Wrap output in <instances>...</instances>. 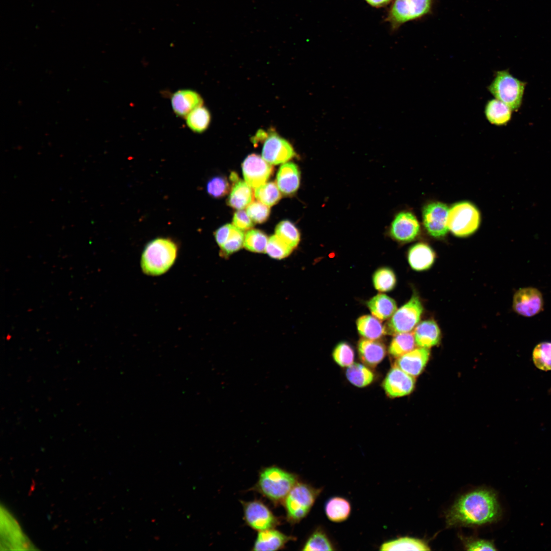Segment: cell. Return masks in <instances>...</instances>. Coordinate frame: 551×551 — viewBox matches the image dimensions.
I'll return each instance as SVG.
<instances>
[{
  "instance_id": "6da1fadb",
  "label": "cell",
  "mask_w": 551,
  "mask_h": 551,
  "mask_svg": "<svg viewBox=\"0 0 551 551\" xmlns=\"http://www.w3.org/2000/svg\"><path fill=\"white\" fill-rule=\"evenodd\" d=\"M501 510L494 492L477 489L459 497L446 513L447 527L479 526L495 522Z\"/></svg>"
},
{
  "instance_id": "7a4b0ae2",
  "label": "cell",
  "mask_w": 551,
  "mask_h": 551,
  "mask_svg": "<svg viewBox=\"0 0 551 551\" xmlns=\"http://www.w3.org/2000/svg\"><path fill=\"white\" fill-rule=\"evenodd\" d=\"M178 246L171 239L155 238L145 246L140 258L143 273L149 276H159L167 272L174 264Z\"/></svg>"
},
{
  "instance_id": "3957f363",
  "label": "cell",
  "mask_w": 551,
  "mask_h": 551,
  "mask_svg": "<svg viewBox=\"0 0 551 551\" xmlns=\"http://www.w3.org/2000/svg\"><path fill=\"white\" fill-rule=\"evenodd\" d=\"M298 477L279 467L271 466L262 469L253 489L274 503L283 502L293 486Z\"/></svg>"
},
{
  "instance_id": "277c9868",
  "label": "cell",
  "mask_w": 551,
  "mask_h": 551,
  "mask_svg": "<svg viewBox=\"0 0 551 551\" xmlns=\"http://www.w3.org/2000/svg\"><path fill=\"white\" fill-rule=\"evenodd\" d=\"M321 491V488H316L308 484L298 482L283 502L287 520L294 524L304 518Z\"/></svg>"
},
{
  "instance_id": "5b68a950",
  "label": "cell",
  "mask_w": 551,
  "mask_h": 551,
  "mask_svg": "<svg viewBox=\"0 0 551 551\" xmlns=\"http://www.w3.org/2000/svg\"><path fill=\"white\" fill-rule=\"evenodd\" d=\"M526 84L509 70H502L495 72L488 90L495 98L506 104L513 111H517L522 104Z\"/></svg>"
},
{
  "instance_id": "8992f818",
  "label": "cell",
  "mask_w": 551,
  "mask_h": 551,
  "mask_svg": "<svg viewBox=\"0 0 551 551\" xmlns=\"http://www.w3.org/2000/svg\"><path fill=\"white\" fill-rule=\"evenodd\" d=\"M435 0H394L385 20L395 30L407 22L418 20L431 13Z\"/></svg>"
},
{
  "instance_id": "52a82bcc",
  "label": "cell",
  "mask_w": 551,
  "mask_h": 551,
  "mask_svg": "<svg viewBox=\"0 0 551 551\" xmlns=\"http://www.w3.org/2000/svg\"><path fill=\"white\" fill-rule=\"evenodd\" d=\"M481 221L479 210L468 202H459L449 209L448 230L458 237L468 236L478 229Z\"/></svg>"
},
{
  "instance_id": "ba28073f",
  "label": "cell",
  "mask_w": 551,
  "mask_h": 551,
  "mask_svg": "<svg viewBox=\"0 0 551 551\" xmlns=\"http://www.w3.org/2000/svg\"><path fill=\"white\" fill-rule=\"evenodd\" d=\"M423 310L419 297L414 293L385 324L386 334L395 335L411 332L418 324Z\"/></svg>"
},
{
  "instance_id": "9c48e42d",
  "label": "cell",
  "mask_w": 551,
  "mask_h": 551,
  "mask_svg": "<svg viewBox=\"0 0 551 551\" xmlns=\"http://www.w3.org/2000/svg\"><path fill=\"white\" fill-rule=\"evenodd\" d=\"M246 523L253 530L261 531L274 528L279 519L263 502L255 500L241 502Z\"/></svg>"
},
{
  "instance_id": "30bf717a",
  "label": "cell",
  "mask_w": 551,
  "mask_h": 551,
  "mask_svg": "<svg viewBox=\"0 0 551 551\" xmlns=\"http://www.w3.org/2000/svg\"><path fill=\"white\" fill-rule=\"evenodd\" d=\"M512 309L517 314L525 317L538 314L544 309L542 293L533 287L519 288L513 295Z\"/></svg>"
},
{
  "instance_id": "8fae6325",
  "label": "cell",
  "mask_w": 551,
  "mask_h": 551,
  "mask_svg": "<svg viewBox=\"0 0 551 551\" xmlns=\"http://www.w3.org/2000/svg\"><path fill=\"white\" fill-rule=\"evenodd\" d=\"M449 209L444 204L433 202L425 205L422 210V220L428 233L435 238L443 237L447 233Z\"/></svg>"
},
{
  "instance_id": "7c38bea8",
  "label": "cell",
  "mask_w": 551,
  "mask_h": 551,
  "mask_svg": "<svg viewBox=\"0 0 551 551\" xmlns=\"http://www.w3.org/2000/svg\"><path fill=\"white\" fill-rule=\"evenodd\" d=\"M262 148V158L270 164L284 163L295 155L290 143L273 131L267 132Z\"/></svg>"
},
{
  "instance_id": "4fadbf2b",
  "label": "cell",
  "mask_w": 551,
  "mask_h": 551,
  "mask_svg": "<svg viewBox=\"0 0 551 551\" xmlns=\"http://www.w3.org/2000/svg\"><path fill=\"white\" fill-rule=\"evenodd\" d=\"M242 169L245 182L253 189L265 183L273 170L271 164L254 154L245 159L242 164Z\"/></svg>"
},
{
  "instance_id": "5bb4252c",
  "label": "cell",
  "mask_w": 551,
  "mask_h": 551,
  "mask_svg": "<svg viewBox=\"0 0 551 551\" xmlns=\"http://www.w3.org/2000/svg\"><path fill=\"white\" fill-rule=\"evenodd\" d=\"M415 385V378L394 366L388 372L383 383L386 395L391 398L410 394Z\"/></svg>"
},
{
  "instance_id": "9a60e30c",
  "label": "cell",
  "mask_w": 551,
  "mask_h": 551,
  "mask_svg": "<svg viewBox=\"0 0 551 551\" xmlns=\"http://www.w3.org/2000/svg\"><path fill=\"white\" fill-rule=\"evenodd\" d=\"M419 231V223L415 215L410 212H402L393 219L390 234L397 241L409 242L416 238Z\"/></svg>"
},
{
  "instance_id": "2e32d148",
  "label": "cell",
  "mask_w": 551,
  "mask_h": 551,
  "mask_svg": "<svg viewBox=\"0 0 551 551\" xmlns=\"http://www.w3.org/2000/svg\"><path fill=\"white\" fill-rule=\"evenodd\" d=\"M429 348L419 347L397 358L395 366L408 374L416 377L424 370L430 358Z\"/></svg>"
},
{
  "instance_id": "e0dca14e",
  "label": "cell",
  "mask_w": 551,
  "mask_h": 551,
  "mask_svg": "<svg viewBox=\"0 0 551 551\" xmlns=\"http://www.w3.org/2000/svg\"><path fill=\"white\" fill-rule=\"evenodd\" d=\"M293 539V537L274 528L259 531L252 550H280L285 547L286 544Z\"/></svg>"
},
{
  "instance_id": "ac0fdd59",
  "label": "cell",
  "mask_w": 551,
  "mask_h": 551,
  "mask_svg": "<svg viewBox=\"0 0 551 551\" xmlns=\"http://www.w3.org/2000/svg\"><path fill=\"white\" fill-rule=\"evenodd\" d=\"M203 104V99L201 95L190 89L178 90L171 97L173 110L181 117H186L192 110Z\"/></svg>"
},
{
  "instance_id": "d6986e66",
  "label": "cell",
  "mask_w": 551,
  "mask_h": 551,
  "mask_svg": "<svg viewBox=\"0 0 551 551\" xmlns=\"http://www.w3.org/2000/svg\"><path fill=\"white\" fill-rule=\"evenodd\" d=\"M358 350L361 361L374 367L384 358L386 354L385 344L377 340L363 338L358 343Z\"/></svg>"
},
{
  "instance_id": "ffe728a7",
  "label": "cell",
  "mask_w": 551,
  "mask_h": 551,
  "mask_svg": "<svg viewBox=\"0 0 551 551\" xmlns=\"http://www.w3.org/2000/svg\"><path fill=\"white\" fill-rule=\"evenodd\" d=\"M276 182L280 191L283 194H293L298 189L300 183V172L297 166L291 162L283 164L277 173Z\"/></svg>"
},
{
  "instance_id": "44dd1931",
  "label": "cell",
  "mask_w": 551,
  "mask_h": 551,
  "mask_svg": "<svg viewBox=\"0 0 551 551\" xmlns=\"http://www.w3.org/2000/svg\"><path fill=\"white\" fill-rule=\"evenodd\" d=\"M413 333L418 347L430 348L437 345L441 339L440 329L433 319L421 321L417 325Z\"/></svg>"
},
{
  "instance_id": "7402d4cb",
  "label": "cell",
  "mask_w": 551,
  "mask_h": 551,
  "mask_svg": "<svg viewBox=\"0 0 551 551\" xmlns=\"http://www.w3.org/2000/svg\"><path fill=\"white\" fill-rule=\"evenodd\" d=\"M435 254L432 248L424 243H418L409 250L408 260L411 268L416 271L430 268L434 262Z\"/></svg>"
},
{
  "instance_id": "603a6c76",
  "label": "cell",
  "mask_w": 551,
  "mask_h": 551,
  "mask_svg": "<svg viewBox=\"0 0 551 551\" xmlns=\"http://www.w3.org/2000/svg\"><path fill=\"white\" fill-rule=\"evenodd\" d=\"M512 111L506 104L496 98L489 100L484 109L487 120L496 126L506 125L511 119Z\"/></svg>"
},
{
  "instance_id": "cb8c5ba5",
  "label": "cell",
  "mask_w": 551,
  "mask_h": 551,
  "mask_svg": "<svg viewBox=\"0 0 551 551\" xmlns=\"http://www.w3.org/2000/svg\"><path fill=\"white\" fill-rule=\"evenodd\" d=\"M367 306L373 316L381 320L391 317L397 310L395 301L385 294H378L370 298Z\"/></svg>"
},
{
  "instance_id": "d4e9b609",
  "label": "cell",
  "mask_w": 551,
  "mask_h": 551,
  "mask_svg": "<svg viewBox=\"0 0 551 551\" xmlns=\"http://www.w3.org/2000/svg\"><path fill=\"white\" fill-rule=\"evenodd\" d=\"M356 325L359 334L364 338L377 340L387 334L385 325L374 316H360L356 321Z\"/></svg>"
},
{
  "instance_id": "484cf974",
  "label": "cell",
  "mask_w": 551,
  "mask_h": 551,
  "mask_svg": "<svg viewBox=\"0 0 551 551\" xmlns=\"http://www.w3.org/2000/svg\"><path fill=\"white\" fill-rule=\"evenodd\" d=\"M234 183L228 199V204L233 208L242 210L253 202V191L245 182L238 180Z\"/></svg>"
},
{
  "instance_id": "4316f807",
  "label": "cell",
  "mask_w": 551,
  "mask_h": 551,
  "mask_svg": "<svg viewBox=\"0 0 551 551\" xmlns=\"http://www.w3.org/2000/svg\"><path fill=\"white\" fill-rule=\"evenodd\" d=\"M324 511L327 518L334 522H341L346 520L351 512V505L345 498L335 496L330 498L326 503Z\"/></svg>"
},
{
  "instance_id": "83f0119b",
  "label": "cell",
  "mask_w": 551,
  "mask_h": 551,
  "mask_svg": "<svg viewBox=\"0 0 551 551\" xmlns=\"http://www.w3.org/2000/svg\"><path fill=\"white\" fill-rule=\"evenodd\" d=\"M380 550H430L423 540L411 537H403L383 543Z\"/></svg>"
},
{
  "instance_id": "f1b7e54d",
  "label": "cell",
  "mask_w": 551,
  "mask_h": 551,
  "mask_svg": "<svg viewBox=\"0 0 551 551\" xmlns=\"http://www.w3.org/2000/svg\"><path fill=\"white\" fill-rule=\"evenodd\" d=\"M345 374L351 384L360 388L369 385L374 379L373 372L368 367L358 363L347 367Z\"/></svg>"
},
{
  "instance_id": "f546056e",
  "label": "cell",
  "mask_w": 551,
  "mask_h": 551,
  "mask_svg": "<svg viewBox=\"0 0 551 551\" xmlns=\"http://www.w3.org/2000/svg\"><path fill=\"white\" fill-rule=\"evenodd\" d=\"M416 342L413 332L395 334L389 346V354L397 358L415 348Z\"/></svg>"
},
{
  "instance_id": "4dcf8cb0",
  "label": "cell",
  "mask_w": 551,
  "mask_h": 551,
  "mask_svg": "<svg viewBox=\"0 0 551 551\" xmlns=\"http://www.w3.org/2000/svg\"><path fill=\"white\" fill-rule=\"evenodd\" d=\"M186 117L189 128L198 133H203L208 128L211 118L208 109L203 106L192 110Z\"/></svg>"
},
{
  "instance_id": "1f68e13d",
  "label": "cell",
  "mask_w": 551,
  "mask_h": 551,
  "mask_svg": "<svg viewBox=\"0 0 551 551\" xmlns=\"http://www.w3.org/2000/svg\"><path fill=\"white\" fill-rule=\"evenodd\" d=\"M372 281L376 290L380 292H388L395 286L396 279L392 269L384 267L379 268L374 272Z\"/></svg>"
},
{
  "instance_id": "d6a6232c",
  "label": "cell",
  "mask_w": 551,
  "mask_h": 551,
  "mask_svg": "<svg viewBox=\"0 0 551 551\" xmlns=\"http://www.w3.org/2000/svg\"><path fill=\"white\" fill-rule=\"evenodd\" d=\"M302 549L316 551L334 550L335 549L324 531L320 528H317L308 538Z\"/></svg>"
},
{
  "instance_id": "836d02e7",
  "label": "cell",
  "mask_w": 551,
  "mask_h": 551,
  "mask_svg": "<svg viewBox=\"0 0 551 551\" xmlns=\"http://www.w3.org/2000/svg\"><path fill=\"white\" fill-rule=\"evenodd\" d=\"M532 359L535 366L543 371L551 370V341H543L533 349Z\"/></svg>"
},
{
  "instance_id": "e575fe53",
  "label": "cell",
  "mask_w": 551,
  "mask_h": 551,
  "mask_svg": "<svg viewBox=\"0 0 551 551\" xmlns=\"http://www.w3.org/2000/svg\"><path fill=\"white\" fill-rule=\"evenodd\" d=\"M256 198L270 207L277 204L281 197L280 190L275 183H265L255 189Z\"/></svg>"
},
{
  "instance_id": "d590c367",
  "label": "cell",
  "mask_w": 551,
  "mask_h": 551,
  "mask_svg": "<svg viewBox=\"0 0 551 551\" xmlns=\"http://www.w3.org/2000/svg\"><path fill=\"white\" fill-rule=\"evenodd\" d=\"M276 235L291 247H296L300 241V234L295 226L288 220L280 222L275 229Z\"/></svg>"
},
{
  "instance_id": "8d00e7d4",
  "label": "cell",
  "mask_w": 551,
  "mask_h": 551,
  "mask_svg": "<svg viewBox=\"0 0 551 551\" xmlns=\"http://www.w3.org/2000/svg\"><path fill=\"white\" fill-rule=\"evenodd\" d=\"M268 239L262 232L258 230H249L245 234L243 245L252 252H265Z\"/></svg>"
},
{
  "instance_id": "74e56055",
  "label": "cell",
  "mask_w": 551,
  "mask_h": 551,
  "mask_svg": "<svg viewBox=\"0 0 551 551\" xmlns=\"http://www.w3.org/2000/svg\"><path fill=\"white\" fill-rule=\"evenodd\" d=\"M293 249L274 235L268 239L265 253L273 259H282L288 256Z\"/></svg>"
},
{
  "instance_id": "f35d334b",
  "label": "cell",
  "mask_w": 551,
  "mask_h": 551,
  "mask_svg": "<svg viewBox=\"0 0 551 551\" xmlns=\"http://www.w3.org/2000/svg\"><path fill=\"white\" fill-rule=\"evenodd\" d=\"M335 362L342 367H347L354 363L355 353L353 347L347 343L342 342L335 347L332 353Z\"/></svg>"
},
{
  "instance_id": "ab89813d",
  "label": "cell",
  "mask_w": 551,
  "mask_h": 551,
  "mask_svg": "<svg viewBox=\"0 0 551 551\" xmlns=\"http://www.w3.org/2000/svg\"><path fill=\"white\" fill-rule=\"evenodd\" d=\"M244 237L243 231L233 225L227 241L220 247L221 254L229 256L238 251L243 245Z\"/></svg>"
},
{
  "instance_id": "60d3db41",
  "label": "cell",
  "mask_w": 551,
  "mask_h": 551,
  "mask_svg": "<svg viewBox=\"0 0 551 551\" xmlns=\"http://www.w3.org/2000/svg\"><path fill=\"white\" fill-rule=\"evenodd\" d=\"M229 184L227 180L222 176H216L208 181L206 190L208 194L214 198L224 196L229 191Z\"/></svg>"
},
{
  "instance_id": "b9f144b4",
  "label": "cell",
  "mask_w": 551,
  "mask_h": 551,
  "mask_svg": "<svg viewBox=\"0 0 551 551\" xmlns=\"http://www.w3.org/2000/svg\"><path fill=\"white\" fill-rule=\"evenodd\" d=\"M246 212L252 221L261 223L265 221L269 215V206L260 201L252 202L247 207Z\"/></svg>"
},
{
  "instance_id": "7bdbcfd3",
  "label": "cell",
  "mask_w": 551,
  "mask_h": 551,
  "mask_svg": "<svg viewBox=\"0 0 551 551\" xmlns=\"http://www.w3.org/2000/svg\"><path fill=\"white\" fill-rule=\"evenodd\" d=\"M465 549L468 550H496L490 541L474 538H461Z\"/></svg>"
},
{
  "instance_id": "ee69618b",
  "label": "cell",
  "mask_w": 551,
  "mask_h": 551,
  "mask_svg": "<svg viewBox=\"0 0 551 551\" xmlns=\"http://www.w3.org/2000/svg\"><path fill=\"white\" fill-rule=\"evenodd\" d=\"M233 225L241 230L245 231L251 229L253 226L252 220L248 215L246 211L239 210L234 215L233 219Z\"/></svg>"
},
{
  "instance_id": "f6af8a7d",
  "label": "cell",
  "mask_w": 551,
  "mask_h": 551,
  "mask_svg": "<svg viewBox=\"0 0 551 551\" xmlns=\"http://www.w3.org/2000/svg\"><path fill=\"white\" fill-rule=\"evenodd\" d=\"M233 224H227L217 229L214 237L217 244L221 247L227 241L232 231Z\"/></svg>"
},
{
  "instance_id": "bcb514c9",
  "label": "cell",
  "mask_w": 551,
  "mask_h": 551,
  "mask_svg": "<svg viewBox=\"0 0 551 551\" xmlns=\"http://www.w3.org/2000/svg\"><path fill=\"white\" fill-rule=\"evenodd\" d=\"M371 6L375 8H381L386 6L392 0H365Z\"/></svg>"
}]
</instances>
